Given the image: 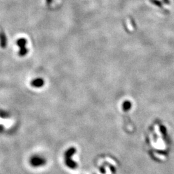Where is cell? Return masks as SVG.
Returning a JSON list of instances; mask_svg holds the SVG:
<instances>
[{"instance_id":"3957f363","label":"cell","mask_w":174,"mask_h":174,"mask_svg":"<svg viewBox=\"0 0 174 174\" xmlns=\"http://www.w3.org/2000/svg\"><path fill=\"white\" fill-rule=\"evenodd\" d=\"M44 83L43 79H41V78H38V79H35L32 81L31 85L35 88H40L43 86Z\"/></svg>"},{"instance_id":"6da1fadb","label":"cell","mask_w":174,"mask_h":174,"mask_svg":"<svg viewBox=\"0 0 174 174\" xmlns=\"http://www.w3.org/2000/svg\"><path fill=\"white\" fill-rule=\"evenodd\" d=\"M75 149L74 148H70L66 152L65 155V159L66 166H68L70 168H74L76 166V163L72 160V157L74 154L75 153Z\"/></svg>"},{"instance_id":"7a4b0ae2","label":"cell","mask_w":174,"mask_h":174,"mask_svg":"<svg viewBox=\"0 0 174 174\" xmlns=\"http://www.w3.org/2000/svg\"><path fill=\"white\" fill-rule=\"evenodd\" d=\"M46 162L47 161L45 159L40 155H34L30 159V165L33 167H40V166H44Z\"/></svg>"},{"instance_id":"5b68a950","label":"cell","mask_w":174,"mask_h":174,"mask_svg":"<svg viewBox=\"0 0 174 174\" xmlns=\"http://www.w3.org/2000/svg\"><path fill=\"white\" fill-rule=\"evenodd\" d=\"M163 1H164L166 4H168V5L170 4V3L169 0H163Z\"/></svg>"},{"instance_id":"277c9868","label":"cell","mask_w":174,"mask_h":174,"mask_svg":"<svg viewBox=\"0 0 174 174\" xmlns=\"http://www.w3.org/2000/svg\"><path fill=\"white\" fill-rule=\"evenodd\" d=\"M150 1L152 3V4H154L155 6L159 7V8H162V3L161 1H159V0H150Z\"/></svg>"}]
</instances>
